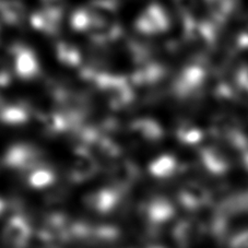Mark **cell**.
<instances>
[{"instance_id": "obj_1", "label": "cell", "mask_w": 248, "mask_h": 248, "mask_svg": "<svg viewBox=\"0 0 248 248\" xmlns=\"http://www.w3.org/2000/svg\"><path fill=\"white\" fill-rule=\"evenodd\" d=\"M81 76L94 84L97 92L103 96L106 104L114 110L127 108L134 101V91L130 79L119 74L98 71L94 68H83Z\"/></svg>"}, {"instance_id": "obj_13", "label": "cell", "mask_w": 248, "mask_h": 248, "mask_svg": "<svg viewBox=\"0 0 248 248\" xmlns=\"http://www.w3.org/2000/svg\"><path fill=\"white\" fill-rule=\"evenodd\" d=\"M70 27L75 32L91 33L93 30V18L88 7H82L72 12L69 19Z\"/></svg>"}, {"instance_id": "obj_15", "label": "cell", "mask_w": 248, "mask_h": 248, "mask_svg": "<svg viewBox=\"0 0 248 248\" xmlns=\"http://www.w3.org/2000/svg\"><path fill=\"white\" fill-rule=\"evenodd\" d=\"M12 84L9 71L0 70V106L6 103V94Z\"/></svg>"}, {"instance_id": "obj_2", "label": "cell", "mask_w": 248, "mask_h": 248, "mask_svg": "<svg viewBox=\"0 0 248 248\" xmlns=\"http://www.w3.org/2000/svg\"><path fill=\"white\" fill-rule=\"evenodd\" d=\"M44 153L32 143L18 142L9 145L3 152L1 163L6 169L25 175L43 163Z\"/></svg>"}, {"instance_id": "obj_9", "label": "cell", "mask_w": 248, "mask_h": 248, "mask_svg": "<svg viewBox=\"0 0 248 248\" xmlns=\"http://www.w3.org/2000/svg\"><path fill=\"white\" fill-rule=\"evenodd\" d=\"M55 56L65 67L78 68L82 63V54L80 49L67 41H59L55 44Z\"/></svg>"}, {"instance_id": "obj_7", "label": "cell", "mask_w": 248, "mask_h": 248, "mask_svg": "<svg viewBox=\"0 0 248 248\" xmlns=\"http://www.w3.org/2000/svg\"><path fill=\"white\" fill-rule=\"evenodd\" d=\"M32 117H34V112L23 102H6L0 106V123L5 126H24Z\"/></svg>"}, {"instance_id": "obj_5", "label": "cell", "mask_w": 248, "mask_h": 248, "mask_svg": "<svg viewBox=\"0 0 248 248\" xmlns=\"http://www.w3.org/2000/svg\"><path fill=\"white\" fill-rule=\"evenodd\" d=\"M63 11L58 5H45L30 16V24L34 31L45 35H56L62 28Z\"/></svg>"}, {"instance_id": "obj_6", "label": "cell", "mask_w": 248, "mask_h": 248, "mask_svg": "<svg viewBox=\"0 0 248 248\" xmlns=\"http://www.w3.org/2000/svg\"><path fill=\"white\" fill-rule=\"evenodd\" d=\"M139 176L137 165L129 160H119L110 166L108 170V181L110 186L121 191L131 186Z\"/></svg>"}, {"instance_id": "obj_12", "label": "cell", "mask_w": 248, "mask_h": 248, "mask_svg": "<svg viewBox=\"0 0 248 248\" xmlns=\"http://www.w3.org/2000/svg\"><path fill=\"white\" fill-rule=\"evenodd\" d=\"M161 12L156 7L152 6L139 16L136 20L135 27L141 33H153L161 27Z\"/></svg>"}, {"instance_id": "obj_4", "label": "cell", "mask_w": 248, "mask_h": 248, "mask_svg": "<svg viewBox=\"0 0 248 248\" xmlns=\"http://www.w3.org/2000/svg\"><path fill=\"white\" fill-rule=\"evenodd\" d=\"M11 56L16 75L21 80L31 81L41 75V63L35 52L23 44L11 47Z\"/></svg>"}, {"instance_id": "obj_14", "label": "cell", "mask_w": 248, "mask_h": 248, "mask_svg": "<svg viewBox=\"0 0 248 248\" xmlns=\"http://www.w3.org/2000/svg\"><path fill=\"white\" fill-rule=\"evenodd\" d=\"M128 129H129V132L132 136H136L143 140L155 139L157 135H159L155 124L145 118L132 121L129 124Z\"/></svg>"}, {"instance_id": "obj_11", "label": "cell", "mask_w": 248, "mask_h": 248, "mask_svg": "<svg viewBox=\"0 0 248 248\" xmlns=\"http://www.w3.org/2000/svg\"><path fill=\"white\" fill-rule=\"evenodd\" d=\"M122 191L113 186L100 188L87 196L88 203L97 208H108L117 202Z\"/></svg>"}, {"instance_id": "obj_10", "label": "cell", "mask_w": 248, "mask_h": 248, "mask_svg": "<svg viewBox=\"0 0 248 248\" xmlns=\"http://www.w3.org/2000/svg\"><path fill=\"white\" fill-rule=\"evenodd\" d=\"M123 36V27L117 21L90 33V40L96 47H106L118 42Z\"/></svg>"}, {"instance_id": "obj_16", "label": "cell", "mask_w": 248, "mask_h": 248, "mask_svg": "<svg viewBox=\"0 0 248 248\" xmlns=\"http://www.w3.org/2000/svg\"><path fill=\"white\" fill-rule=\"evenodd\" d=\"M233 248H248V232L239 235L232 242Z\"/></svg>"}, {"instance_id": "obj_18", "label": "cell", "mask_w": 248, "mask_h": 248, "mask_svg": "<svg viewBox=\"0 0 248 248\" xmlns=\"http://www.w3.org/2000/svg\"><path fill=\"white\" fill-rule=\"evenodd\" d=\"M1 206H2V203H1V200H0V208H1Z\"/></svg>"}, {"instance_id": "obj_3", "label": "cell", "mask_w": 248, "mask_h": 248, "mask_svg": "<svg viewBox=\"0 0 248 248\" xmlns=\"http://www.w3.org/2000/svg\"><path fill=\"white\" fill-rule=\"evenodd\" d=\"M101 170L96 155L83 145H78L72 151L67 170L68 181L74 184H82L91 181Z\"/></svg>"}, {"instance_id": "obj_8", "label": "cell", "mask_w": 248, "mask_h": 248, "mask_svg": "<svg viewBox=\"0 0 248 248\" xmlns=\"http://www.w3.org/2000/svg\"><path fill=\"white\" fill-rule=\"evenodd\" d=\"M25 182L34 189H43L52 186L57 181V174L52 166L43 162L24 175Z\"/></svg>"}, {"instance_id": "obj_17", "label": "cell", "mask_w": 248, "mask_h": 248, "mask_svg": "<svg viewBox=\"0 0 248 248\" xmlns=\"http://www.w3.org/2000/svg\"><path fill=\"white\" fill-rule=\"evenodd\" d=\"M43 2L45 3V5H58V2L61 1V0H42Z\"/></svg>"}]
</instances>
